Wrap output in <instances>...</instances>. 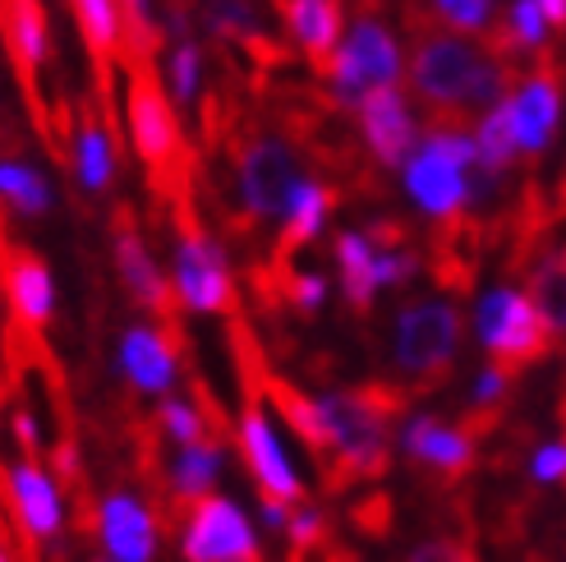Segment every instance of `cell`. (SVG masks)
I'll return each instance as SVG.
<instances>
[{
	"label": "cell",
	"instance_id": "484cf974",
	"mask_svg": "<svg viewBox=\"0 0 566 562\" xmlns=\"http://www.w3.org/2000/svg\"><path fill=\"white\" fill-rule=\"evenodd\" d=\"M0 204L19 217H42L51 208V185L19 157H0Z\"/></svg>",
	"mask_w": 566,
	"mask_h": 562
},
{
	"label": "cell",
	"instance_id": "3957f363",
	"mask_svg": "<svg viewBox=\"0 0 566 562\" xmlns=\"http://www.w3.org/2000/svg\"><path fill=\"white\" fill-rule=\"evenodd\" d=\"M401 392L391 387H355V392H327L323 410L332 425V457L327 485L350 489L359 480H378L387 470V425L401 410Z\"/></svg>",
	"mask_w": 566,
	"mask_h": 562
},
{
	"label": "cell",
	"instance_id": "2e32d148",
	"mask_svg": "<svg viewBox=\"0 0 566 562\" xmlns=\"http://www.w3.org/2000/svg\"><path fill=\"white\" fill-rule=\"evenodd\" d=\"M97 535L106 544V558L116 562H153L157 558V517L134 493H106L97 508Z\"/></svg>",
	"mask_w": 566,
	"mask_h": 562
},
{
	"label": "cell",
	"instance_id": "9a60e30c",
	"mask_svg": "<svg viewBox=\"0 0 566 562\" xmlns=\"http://www.w3.org/2000/svg\"><path fill=\"white\" fill-rule=\"evenodd\" d=\"M359 134L378 166H406V157L415 153V116L396 83L374 89L359 102Z\"/></svg>",
	"mask_w": 566,
	"mask_h": 562
},
{
	"label": "cell",
	"instance_id": "d6a6232c",
	"mask_svg": "<svg viewBox=\"0 0 566 562\" xmlns=\"http://www.w3.org/2000/svg\"><path fill=\"white\" fill-rule=\"evenodd\" d=\"M14 438H19V447H23L28 457H38V447H42V443H38V425H33V415H28V410L14 415Z\"/></svg>",
	"mask_w": 566,
	"mask_h": 562
},
{
	"label": "cell",
	"instance_id": "f1b7e54d",
	"mask_svg": "<svg viewBox=\"0 0 566 562\" xmlns=\"http://www.w3.org/2000/svg\"><path fill=\"white\" fill-rule=\"evenodd\" d=\"M157 419H161V429L171 434L180 447H189V443H198V438H212V434H208V419L198 415L189 402L166 397V402H161V410H157Z\"/></svg>",
	"mask_w": 566,
	"mask_h": 562
},
{
	"label": "cell",
	"instance_id": "7a4b0ae2",
	"mask_svg": "<svg viewBox=\"0 0 566 562\" xmlns=\"http://www.w3.org/2000/svg\"><path fill=\"white\" fill-rule=\"evenodd\" d=\"M125 65V121L138 157L148 166V185L157 199L176 204L193 194V157L176 121V106L161 89L157 61H120Z\"/></svg>",
	"mask_w": 566,
	"mask_h": 562
},
{
	"label": "cell",
	"instance_id": "e0dca14e",
	"mask_svg": "<svg viewBox=\"0 0 566 562\" xmlns=\"http://www.w3.org/2000/svg\"><path fill=\"white\" fill-rule=\"evenodd\" d=\"M120 370L138 392H171L180 370V336L176 327H129L120 336Z\"/></svg>",
	"mask_w": 566,
	"mask_h": 562
},
{
	"label": "cell",
	"instance_id": "e575fe53",
	"mask_svg": "<svg viewBox=\"0 0 566 562\" xmlns=\"http://www.w3.org/2000/svg\"><path fill=\"white\" fill-rule=\"evenodd\" d=\"M548 28H566V0H539Z\"/></svg>",
	"mask_w": 566,
	"mask_h": 562
},
{
	"label": "cell",
	"instance_id": "83f0119b",
	"mask_svg": "<svg viewBox=\"0 0 566 562\" xmlns=\"http://www.w3.org/2000/svg\"><path fill=\"white\" fill-rule=\"evenodd\" d=\"M198 93H203V51H198L193 38H180L171 51V97L193 106Z\"/></svg>",
	"mask_w": 566,
	"mask_h": 562
},
{
	"label": "cell",
	"instance_id": "8fae6325",
	"mask_svg": "<svg viewBox=\"0 0 566 562\" xmlns=\"http://www.w3.org/2000/svg\"><path fill=\"white\" fill-rule=\"evenodd\" d=\"M512 121H516V144L525 157L548 153L553 134L562 125V74L548 46L534 51L530 74H521V83L512 89Z\"/></svg>",
	"mask_w": 566,
	"mask_h": 562
},
{
	"label": "cell",
	"instance_id": "52a82bcc",
	"mask_svg": "<svg viewBox=\"0 0 566 562\" xmlns=\"http://www.w3.org/2000/svg\"><path fill=\"white\" fill-rule=\"evenodd\" d=\"M457 342L461 309L451 300H419L396 319V370L410 378V387H438L457 364Z\"/></svg>",
	"mask_w": 566,
	"mask_h": 562
},
{
	"label": "cell",
	"instance_id": "d590c367",
	"mask_svg": "<svg viewBox=\"0 0 566 562\" xmlns=\"http://www.w3.org/2000/svg\"><path fill=\"white\" fill-rule=\"evenodd\" d=\"M0 562H14V553H10V544L0 540Z\"/></svg>",
	"mask_w": 566,
	"mask_h": 562
},
{
	"label": "cell",
	"instance_id": "ac0fdd59",
	"mask_svg": "<svg viewBox=\"0 0 566 562\" xmlns=\"http://www.w3.org/2000/svg\"><path fill=\"white\" fill-rule=\"evenodd\" d=\"M401 443H406V457L438 470L442 485L461 480V475L474 466V434L470 429H447L433 415H415L406 425V434H401Z\"/></svg>",
	"mask_w": 566,
	"mask_h": 562
},
{
	"label": "cell",
	"instance_id": "277c9868",
	"mask_svg": "<svg viewBox=\"0 0 566 562\" xmlns=\"http://www.w3.org/2000/svg\"><path fill=\"white\" fill-rule=\"evenodd\" d=\"M231 157H235V194H240V227L253 221H276L286 217L295 189H300V153L291 138L281 134H231Z\"/></svg>",
	"mask_w": 566,
	"mask_h": 562
},
{
	"label": "cell",
	"instance_id": "74e56055",
	"mask_svg": "<svg viewBox=\"0 0 566 562\" xmlns=\"http://www.w3.org/2000/svg\"><path fill=\"white\" fill-rule=\"evenodd\" d=\"M93 562H116V558H93Z\"/></svg>",
	"mask_w": 566,
	"mask_h": 562
},
{
	"label": "cell",
	"instance_id": "d6986e66",
	"mask_svg": "<svg viewBox=\"0 0 566 562\" xmlns=\"http://www.w3.org/2000/svg\"><path fill=\"white\" fill-rule=\"evenodd\" d=\"M0 263H6V291H10V304H14V319L23 327L42 332L55 314V281H51V268L33 254V249L23 244H10L6 254H0Z\"/></svg>",
	"mask_w": 566,
	"mask_h": 562
},
{
	"label": "cell",
	"instance_id": "8992f818",
	"mask_svg": "<svg viewBox=\"0 0 566 562\" xmlns=\"http://www.w3.org/2000/svg\"><path fill=\"white\" fill-rule=\"evenodd\" d=\"M176 212V295L193 314H231L235 309V277L226 263L221 244L203 231L193 212V194L171 204Z\"/></svg>",
	"mask_w": 566,
	"mask_h": 562
},
{
	"label": "cell",
	"instance_id": "1f68e13d",
	"mask_svg": "<svg viewBox=\"0 0 566 562\" xmlns=\"http://www.w3.org/2000/svg\"><path fill=\"white\" fill-rule=\"evenodd\" d=\"M512 378H516V374H512V370H502V364L493 360L489 370L474 378V410H493V406L506 397V387H512Z\"/></svg>",
	"mask_w": 566,
	"mask_h": 562
},
{
	"label": "cell",
	"instance_id": "5bb4252c",
	"mask_svg": "<svg viewBox=\"0 0 566 562\" xmlns=\"http://www.w3.org/2000/svg\"><path fill=\"white\" fill-rule=\"evenodd\" d=\"M276 14L286 23L291 42L304 51L308 70L318 79L332 74V61L336 51H342V23H346V10L342 0H276Z\"/></svg>",
	"mask_w": 566,
	"mask_h": 562
},
{
	"label": "cell",
	"instance_id": "603a6c76",
	"mask_svg": "<svg viewBox=\"0 0 566 562\" xmlns=\"http://www.w3.org/2000/svg\"><path fill=\"white\" fill-rule=\"evenodd\" d=\"M336 263H342V291L355 314H369L378 295V244L364 231H346L336 240Z\"/></svg>",
	"mask_w": 566,
	"mask_h": 562
},
{
	"label": "cell",
	"instance_id": "4dcf8cb0",
	"mask_svg": "<svg viewBox=\"0 0 566 562\" xmlns=\"http://www.w3.org/2000/svg\"><path fill=\"white\" fill-rule=\"evenodd\" d=\"M419 272V259L410 254L406 244H391V249H378V287H401Z\"/></svg>",
	"mask_w": 566,
	"mask_h": 562
},
{
	"label": "cell",
	"instance_id": "4fadbf2b",
	"mask_svg": "<svg viewBox=\"0 0 566 562\" xmlns=\"http://www.w3.org/2000/svg\"><path fill=\"white\" fill-rule=\"evenodd\" d=\"M74 23H78V38L83 51H88V65H93V93H97V111L106 116L111 134H120V116H116V61H120V6L116 0H70Z\"/></svg>",
	"mask_w": 566,
	"mask_h": 562
},
{
	"label": "cell",
	"instance_id": "d4e9b609",
	"mask_svg": "<svg viewBox=\"0 0 566 562\" xmlns=\"http://www.w3.org/2000/svg\"><path fill=\"white\" fill-rule=\"evenodd\" d=\"M479 166H484V176L497 180L512 171V162L521 157V144H516V121H512V97L493 102L484 116H479Z\"/></svg>",
	"mask_w": 566,
	"mask_h": 562
},
{
	"label": "cell",
	"instance_id": "f546056e",
	"mask_svg": "<svg viewBox=\"0 0 566 562\" xmlns=\"http://www.w3.org/2000/svg\"><path fill=\"white\" fill-rule=\"evenodd\" d=\"M281 300H286L291 309H300V314H314V309H323L327 300V281L318 272H281Z\"/></svg>",
	"mask_w": 566,
	"mask_h": 562
},
{
	"label": "cell",
	"instance_id": "ba28073f",
	"mask_svg": "<svg viewBox=\"0 0 566 562\" xmlns=\"http://www.w3.org/2000/svg\"><path fill=\"white\" fill-rule=\"evenodd\" d=\"M401 79V46L387 28L364 10L355 19V28L346 33L342 51L332 61V74H327V89H332V106H355L369 97L374 89H387V83Z\"/></svg>",
	"mask_w": 566,
	"mask_h": 562
},
{
	"label": "cell",
	"instance_id": "44dd1931",
	"mask_svg": "<svg viewBox=\"0 0 566 562\" xmlns=\"http://www.w3.org/2000/svg\"><path fill=\"white\" fill-rule=\"evenodd\" d=\"M336 204H342V194H336L332 185H323V180H300L286 217H281V236H276L272 268H291L295 249H304L308 240L323 231V221H327V212H332Z\"/></svg>",
	"mask_w": 566,
	"mask_h": 562
},
{
	"label": "cell",
	"instance_id": "f35d334b",
	"mask_svg": "<svg viewBox=\"0 0 566 562\" xmlns=\"http://www.w3.org/2000/svg\"><path fill=\"white\" fill-rule=\"evenodd\" d=\"M562 263H566V249H562Z\"/></svg>",
	"mask_w": 566,
	"mask_h": 562
},
{
	"label": "cell",
	"instance_id": "cb8c5ba5",
	"mask_svg": "<svg viewBox=\"0 0 566 562\" xmlns=\"http://www.w3.org/2000/svg\"><path fill=\"white\" fill-rule=\"evenodd\" d=\"M221 457H226V438L221 434L180 447V457L171 466V493H176V502L203 498L217 485V475H221Z\"/></svg>",
	"mask_w": 566,
	"mask_h": 562
},
{
	"label": "cell",
	"instance_id": "836d02e7",
	"mask_svg": "<svg viewBox=\"0 0 566 562\" xmlns=\"http://www.w3.org/2000/svg\"><path fill=\"white\" fill-rule=\"evenodd\" d=\"M263 521L272 530H286L291 525V502H281V498H263Z\"/></svg>",
	"mask_w": 566,
	"mask_h": 562
},
{
	"label": "cell",
	"instance_id": "4316f807",
	"mask_svg": "<svg viewBox=\"0 0 566 562\" xmlns=\"http://www.w3.org/2000/svg\"><path fill=\"white\" fill-rule=\"evenodd\" d=\"M419 6L451 33H489L493 23V0H419Z\"/></svg>",
	"mask_w": 566,
	"mask_h": 562
},
{
	"label": "cell",
	"instance_id": "9c48e42d",
	"mask_svg": "<svg viewBox=\"0 0 566 562\" xmlns=\"http://www.w3.org/2000/svg\"><path fill=\"white\" fill-rule=\"evenodd\" d=\"M0 46L10 55L28 116L51 138V111L42 97V70L51 61V19L42 10V0H0Z\"/></svg>",
	"mask_w": 566,
	"mask_h": 562
},
{
	"label": "cell",
	"instance_id": "30bf717a",
	"mask_svg": "<svg viewBox=\"0 0 566 562\" xmlns=\"http://www.w3.org/2000/svg\"><path fill=\"white\" fill-rule=\"evenodd\" d=\"M180 553H185V562H268L249 517L240 512V502L221 498V493H203L189 502V517L180 530Z\"/></svg>",
	"mask_w": 566,
	"mask_h": 562
},
{
	"label": "cell",
	"instance_id": "5b68a950",
	"mask_svg": "<svg viewBox=\"0 0 566 562\" xmlns=\"http://www.w3.org/2000/svg\"><path fill=\"white\" fill-rule=\"evenodd\" d=\"M474 336H479V346L489 351V360H497L502 370L521 374L525 364L548 355L557 327L548 323V314L530 291L497 287L474 309Z\"/></svg>",
	"mask_w": 566,
	"mask_h": 562
},
{
	"label": "cell",
	"instance_id": "7c38bea8",
	"mask_svg": "<svg viewBox=\"0 0 566 562\" xmlns=\"http://www.w3.org/2000/svg\"><path fill=\"white\" fill-rule=\"evenodd\" d=\"M116 268H120L125 291H129L138 304H144V309H153V314H157L166 327H176V309H180L176 281H166V272L157 268L144 231H138L134 208H120V212H116Z\"/></svg>",
	"mask_w": 566,
	"mask_h": 562
},
{
	"label": "cell",
	"instance_id": "6da1fadb",
	"mask_svg": "<svg viewBox=\"0 0 566 562\" xmlns=\"http://www.w3.org/2000/svg\"><path fill=\"white\" fill-rule=\"evenodd\" d=\"M406 19L410 28H419L410 83L429 102L433 121H461L470 111H489L493 102L512 97V89L521 83V61L493 46H474L470 38H457L451 28L433 23V14L419 0L406 6Z\"/></svg>",
	"mask_w": 566,
	"mask_h": 562
},
{
	"label": "cell",
	"instance_id": "8d00e7d4",
	"mask_svg": "<svg viewBox=\"0 0 566 562\" xmlns=\"http://www.w3.org/2000/svg\"><path fill=\"white\" fill-rule=\"evenodd\" d=\"M461 562H474V553H470V549H461Z\"/></svg>",
	"mask_w": 566,
	"mask_h": 562
},
{
	"label": "cell",
	"instance_id": "ab89813d",
	"mask_svg": "<svg viewBox=\"0 0 566 562\" xmlns=\"http://www.w3.org/2000/svg\"><path fill=\"white\" fill-rule=\"evenodd\" d=\"M364 6H374V0H364Z\"/></svg>",
	"mask_w": 566,
	"mask_h": 562
},
{
	"label": "cell",
	"instance_id": "ffe728a7",
	"mask_svg": "<svg viewBox=\"0 0 566 562\" xmlns=\"http://www.w3.org/2000/svg\"><path fill=\"white\" fill-rule=\"evenodd\" d=\"M10 502H14V517L23 525L28 540H55L61 535V521H65V502H61V485L33 461H23L10 470Z\"/></svg>",
	"mask_w": 566,
	"mask_h": 562
},
{
	"label": "cell",
	"instance_id": "7402d4cb",
	"mask_svg": "<svg viewBox=\"0 0 566 562\" xmlns=\"http://www.w3.org/2000/svg\"><path fill=\"white\" fill-rule=\"evenodd\" d=\"M74 176L93 194H102L111 185V176H116V134H111L106 116H97L88 102H83L78 121H74Z\"/></svg>",
	"mask_w": 566,
	"mask_h": 562
}]
</instances>
